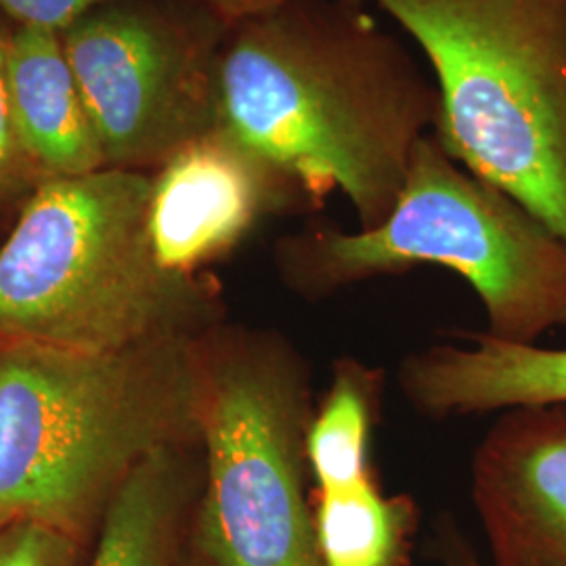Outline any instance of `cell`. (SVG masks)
Instances as JSON below:
<instances>
[{
  "instance_id": "cell-19",
  "label": "cell",
  "mask_w": 566,
  "mask_h": 566,
  "mask_svg": "<svg viewBox=\"0 0 566 566\" xmlns=\"http://www.w3.org/2000/svg\"><path fill=\"white\" fill-rule=\"evenodd\" d=\"M437 556H441L446 566H483L453 526H446L437 537Z\"/></svg>"
},
{
  "instance_id": "cell-13",
  "label": "cell",
  "mask_w": 566,
  "mask_h": 566,
  "mask_svg": "<svg viewBox=\"0 0 566 566\" xmlns=\"http://www.w3.org/2000/svg\"><path fill=\"white\" fill-rule=\"evenodd\" d=\"M313 523L324 566H405L418 523L409 495H386L374 474L313 486Z\"/></svg>"
},
{
  "instance_id": "cell-8",
  "label": "cell",
  "mask_w": 566,
  "mask_h": 566,
  "mask_svg": "<svg viewBox=\"0 0 566 566\" xmlns=\"http://www.w3.org/2000/svg\"><path fill=\"white\" fill-rule=\"evenodd\" d=\"M322 208L303 185L219 124L151 172L149 240L175 275H200L266 217Z\"/></svg>"
},
{
  "instance_id": "cell-11",
  "label": "cell",
  "mask_w": 566,
  "mask_h": 566,
  "mask_svg": "<svg viewBox=\"0 0 566 566\" xmlns=\"http://www.w3.org/2000/svg\"><path fill=\"white\" fill-rule=\"evenodd\" d=\"M7 81L21 143L44 181L107 168L60 32L18 25L7 36Z\"/></svg>"
},
{
  "instance_id": "cell-9",
  "label": "cell",
  "mask_w": 566,
  "mask_h": 566,
  "mask_svg": "<svg viewBox=\"0 0 566 566\" xmlns=\"http://www.w3.org/2000/svg\"><path fill=\"white\" fill-rule=\"evenodd\" d=\"M470 493L493 566H566V405L500 413L474 449Z\"/></svg>"
},
{
  "instance_id": "cell-14",
  "label": "cell",
  "mask_w": 566,
  "mask_h": 566,
  "mask_svg": "<svg viewBox=\"0 0 566 566\" xmlns=\"http://www.w3.org/2000/svg\"><path fill=\"white\" fill-rule=\"evenodd\" d=\"M380 392V369L357 359L336 361L306 432V460L315 489L348 485L371 474L369 455Z\"/></svg>"
},
{
  "instance_id": "cell-4",
  "label": "cell",
  "mask_w": 566,
  "mask_h": 566,
  "mask_svg": "<svg viewBox=\"0 0 566 566\" xmlns=\"http://www.w3.org/2000/svg\"><path fill=\"white\" fill-rule=\"evenodd\" d=\"M283 285L311 301L416 266L458 273L486 334L537 344L566 327V240L506 191L468 172L428 135L385 219L346 231L304 224L275 243Z\"/></svg>"
},
{
  "instance_id": "cell-10",
  "label": "cell",
  "mask_w": 566,
  "mask_h": 566,
  "mask_svg": "<svg viewBox=\"0 0 566 566\" xmlns=\"http://www.w3.org/2000/svg\"><path fill=\"white\" fill-rule=\"evenodd\" d=\"M397 385L405 401L432 420L566 405V348L474 332L405 355Z\"/></svg>"
},
{
  "instance_id": "cell-21",
  "label": "cell",
  "mask_w": 566,
  "mask_h": 566,
  "mask_svg": "<svg viewBox=\"0 0 566 566\" xmlns=\"http://www.w3.org/2000/svg\"><path fill=\"white\" fill-rule=\"evenodd\" d=\"M4 525H9V521H4V518H2V516H0V528H2V526Z\"/></svg>"
},
{
  "instance_id": "cell-12",
  "label": "cell",
  "mask_w": 566,
  "mask_h": 566,
  "mask_svg": "<svg viewBox=\"0 0 566 566\" xmlns=\"http://www.w3.org/2000/svg\"><path fill=\"white\" fill-rule=\"evenodd\" d=\"M203 483L202 447L149 455L105 507L86 566H179L189 546Z\"/></svg>"
},
{
  "instance_id": "cell-15",
  "label": "cell",
  "mask_w": 566,
  "mask_h": 566,
  "mask_svg": "<svg viewBox=\"0 0 566 566\" xmlns=\"http://www.w3.org/2000/svg\"><path fill=\"white\" fill-rule=\"evenodd\" d=\"M42 181L21 143L7 81V39L0 36V217L20 212Z\"/></svg>"
},
{
  "instance_id": "cell-16",
  "label": "cell",
  "mask_w": 566,
  "mask_h": 566,
  "mask_svg": "<svg viewBox=\"0 0 566 566\" xmlns=\"http://www.w3.org/2000/svg\"><path fill=\"white\" fill-rule=\"evenodd\" d=\"M81 547L60 531L32 521L0 528V566H74Z\"/></svg>"
},
{
  "instance_id": "cell-2",
  "label": "cell",
  "mask_w": 566,
  "mask_h": 566,
  "mask_svg": "<svg viewBox=\"0 0 566 566\" xmlns=\"http://www.w3.org/2000/svg\"><path fill=\"white\" fill-rule=\"evenodd\" d=\"M203 334L112 353L0 338V516L82 546L137 465L200 443Z\"/></svg>"
},
{
  "instance_id": "cell-7",
  "label": "cell",
  "mask_w": 566,
  "mask_h": 566,
  "mask_svg": "<svg viewBox=\"0 0 566 566\" xmlns=\"http://www.w3.org/2000/svg\"><path fill=\"white\" fill-rule=\"evenodd\" d=\"M227 30L196 0H118L61 32L107 168L156 172L217 126Z\"/></svg>"
},
{
  "instance_id": "cell-17",
  "label": "cell",
  "mask_w": 566,
  "mask_h": 566,
  "mask_svg": "<svg viewBox=\"0 0 566 566\" xmlns=\"http://www.w3.org/2000/svg\"><path fill=\"white\" fill-rule=\"evenodd\" d=\"M118 0H0V9L25 28L65 32L86 13Z\"/></svg>"
},
{
  "instance_id": "cell-5",
  "label": "cell",
  "mask_w": 566,
  "mask_h": 566,
  "mask_svg": "<svg viewBox=\"0 0 566 566\" xmlns=\"http://www.w3.org/2000/svg\"><path fill=\"white\" fill-rule=\"evenodd\" d=\"M437 86L432 137L566 240V0H374Z\"/></svg>"
},
{
  "instance_id": "cell-20",
  "label": "cell",
  "mask_w": 566,
  "mask_h": 566,
  "mask_svg": "<svg viewBox=\"0 0 566 566\" xmlns=\"http://www.w3.org/2000/svg\"><path fill=\"white\" fill-rule=\"evenodd\" d=\"M179 566H212L210 565V560L206 558V554H203L202 549L198 547V544L193 542V537L189 539V546L185 549V554H182L181 563Z\"/></svg>"
},
{
  "instance_id": "cell-6",
  "label": "cell",
  "mask_w": 566,
  "mask_h": 566,
  "mask_svg": "<svg viewBox=\"0 0 566 566\" xmlns=\"http://www.w3.org/2000/svg\"><path fill=\"white\" fill-rule=\"evenodd\" d=\"M311 367L277 332L212 327L202 338L203 483L191 537L212 566H324L306 432Z\"/></svg>"
},
{
  "instance_id": "cell-3",
  "label": "cell",
  "mask_w": 566,
  "mask_h": 566,
  "mask_svg": "<svg viewBox=\"0 0 566 566\" xmlns=\"http://www.w3.org/2000/svg\"><path fill=\"white\" fill-rule=\"evenodd\" d=\"M151 175L46 179L0 245V338L112 353L219 325L202 275H175L149 240Z\"/></svg>"
},
{
  "instance_id": "cell-18",
  "label": "cell",
  "mask_w": 566,
  "mask_h": 566,
  "mask_svg": "<svg viewBox=\"0 0 566 566\" xmlns=\"http://www.w3.org/2000/svg\"><path fill=\"white\" fill-rule=\"evenodd\" d=\"M206 11H210L219 21H223L227 28H233L242 21L259 18L264 13H271L283 4L296 2V0H196ZM350 2H365V0H350Z\"/></svg>"
},
{
  "instance_id": "cell-1",
  "label": "cell",
  "mask_w": 566,
  "mask_h": 566,
  "mask_svg": "<svg viewBox=\"0 0 566 566\" xmlns=\"http://www.w3.org/2000/svg\"><path fill=\"white\" fill-rule=\"evenodd\" d=\"M439 116L437 86L399 36L350 0H296L227 30L217 124L357 227L397 202Z\"/></svg>"
}]
</instances>
